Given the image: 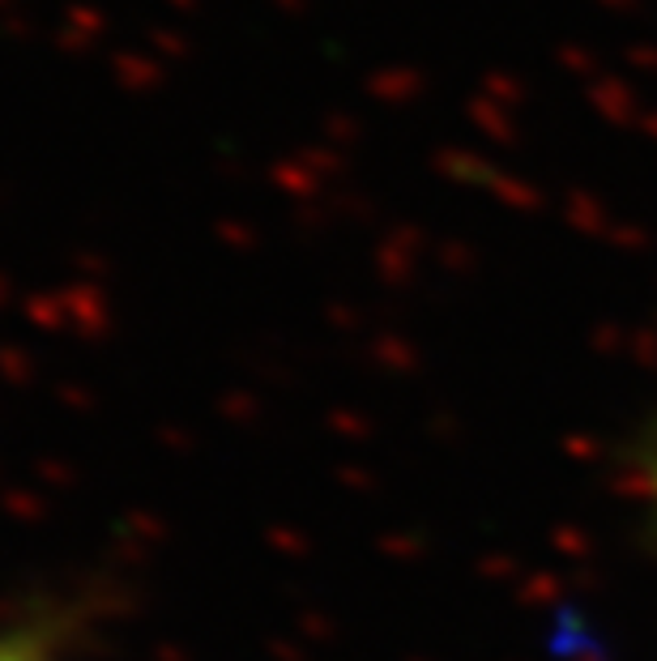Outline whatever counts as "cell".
<instances>
[{
  "mask_svg": "<svg viewBox=\"0 0 657 661\" xmlns=\"http://www.w3.org/2000/svg\"><path fill=\"white\" fill-rule=\"evenodd\" d=\"M0 661H55V658L34 632H18V635H0Z\"/></svg>",
  "mask_w": 657,
  "mask_h": 661,
  "instance_id": "6da1fadb",
  "label": "cell"
}]
</instances>
